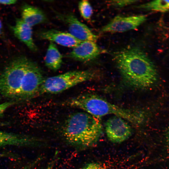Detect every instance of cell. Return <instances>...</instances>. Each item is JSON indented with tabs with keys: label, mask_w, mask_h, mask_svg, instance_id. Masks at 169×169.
<instances>
[{
	"label": "cell",
	"mask_w": 169,
	"mask_h": 169,
	"mask_svg": "<svg viewBox=\"0 0 169 169\" xmlns=\"http://www.w3.org/2000/svg\"><path fill=\"white\" fill-rule=\"evenodd\" d=\"M78 169H104L102 165L98 162H91Z\"/></svg>",
	"instance_id": "obj_18"
},
{
	"label": "cell",
	"mask_w": 169,
	"mask_h": 169,
	"mask_svg": "<svg viewBox=\"0 0 169 169\" xmlns=\"http://www.w3.org/2000/svg\"><path fill=\"white\" fill-rule=\"evenodd\" d=\"M95 73L90 70H75L44 79L37 96L43 94H56L79 84L93 79Z\"/></svg>",
	"instance_id": "obj_5"
},
{
	"label": "cell",
	"mask_w": 169,
	"mask_h": 169,
	"mask_svg": "<svg viewBox=\"0 0 169 169\" xmlns=\"http://www.w3.org/2000/svg\"><path fill=\"white\" fill-rule=\"evenodd\" d=\"M160 13L169 12V0H156L140 5L137 8Z\"/></svg>",
	"instance_id": "obj_15"
},
{
	"label": "cell",
	"mask_w": 169,
	"mask_h": 169,
	"mask_svg": "<svg viewBox=\"0 0 169 169\" xmlns=\"http://www.w3.org/2000/svg\"><path fill=\"white\" fill-rule=\"evenodd\" d=\"M63 57L55 44L50 42L44 58L46 66L49 69L56 71L61 67Z\"/></svg>",
	"instance_id": "obj_14"
},
{
	"label": "cell",
	"mask_w": 169,
	"mask_h": 169,
	"mask_svg": "<svg viewBox=\"0 0 169 169\" xmlns=\"http://www.w3.org/2000/svg\"><path fill=\"white\" fill-rule=\"evenodd\" d=\"M63 103L67 106L81 109L98 118L113 115L136 124H140L143 120L141 114L119 107L95 94L80 95L68 99Z\"/></svg>",
	"instance_id": "obj_4"
},
{
	"label": "cell",
	"mask_w": 169,
	"mask_h": 169,
	"mask_svg": "<svg viewBox=\"0 0 169 169\" xmlns=\"http://www.w3.org/2000/svg\"><path fill=\"white\" fill-rule=\"evenodd\" d=\"M21 10V18L31 27L48 20L45 13L37 7L25 3L22 5Z\"/></svg>",
	"instance_id": "obj_13"
},
{
	"label": "cell",
	"mask_w": 169,
	"mask_h": 169,
	"mask_svg": "<svg viewBox=\"0 0 169 169\" xmlns=\"http://www.w3.org/2000/svg\"><path fill=\"white\" fill-rule=\"evenodd\" d=\"M3 34V26L1 21L0 20V36Z\"/></svg>",
	"instance_id": "obj_23"
},
{
	"label": "cell",
	"mask_w": 169,
	"mask_h": 169,
	"mask_svg": "<svg viewBox=\"0 0 169 169\" xmlns=\"http://www.w3.org/2000/svg\"><path fill=\"white\" fill-rule=\"evenodd\" d=\"M101 52L95 42L85 41L81 42L73 48L67 56L78 61L87 62L95 59Z\"/></svg>",
	"instance_id": "obj_9"
},
{
	"label": "cell",
	"mask_w": 169,
	"mask_h": 169,
	"mask_svg": "<svg viewBox=\"0 0 169 169\" xmlns=\"http://www.w3.org/2000/svg\"><path fill=\"white\" fill-rule=\"evenodd\" d=\"M42 158L41 156H39L29 163H28L19 169H33L41 161Z\"/></svg>",
	"instance_id": "obj_19"
},
{
	"label": "cell",
	"mask_w": 169,
	"mask_h": 169,
	"mask_svg": "<svg viewBox=\"0 0 169 169\" xmlns=\"http://www.w3.org/2000/svg\"><path fill=\"white\" fill-rule=\"evenodd\" d=\"M37 36L40 39L48 40L67 47L74 48L81 42L69 33L53 29L40 31Z\"/></svg>",
	"instance_id": "obj_10"
},
{
	"label": "cell",
	"mask_w": 169,
	"mask_h": 169,
	"mask_svg": "<svg viewBox=\"0 0 169 169\" xmlns=\"http://www.w3.org/2000/svg\"><path fill=\"white\" fill-rule=\"evenodd\" d=\"M146 19L145 15L127 17L117 16L104 26L101 31L105 33H121L134 29Z\"/></svg>",
	"instance_id": "obj_8"
},
{
	"label": "cell",
	"mask_w": 169,
	"mask_h": 169,
	"mask_svg": "<svg viewBox=\"0 0 169 169\" xmlns=\"http://www.w3.org/2000/svg\"><path fill=\"white\" fill-rule=\"evenodd\" d=\"M0 99H1V98H0Z\"/></svg>",
	"instance_id": "obj_25"
},
{
	"label": "cell",
	"mask_w": 169,
	"mask_h": 169,
	"mask_svg": "<svg viewBox=\"0 0 169 169\" xmlns=\"http://www.w3.org/2000/svg\"><path fill=\"white\" fill-rule=\"evenodd\" d=\"M138 2L134 0H112L109 3L110 4L114 7L122 8L132 4Z\"/></svg>",
	"instance_id": "obj_17"
},
{
	"label": "cell",
	"mask_w": 169,
	"mask_h": 169,
	"mask_svg": "<svg viewBox=\"0 0 169 169\" xmlns=\"http://www.w3.org/2000/svg\"><path fill=\"white\" fill-rule=\"evenodd\" d=\"M78 8L82 17L86 20H90L93 13V8L90 3L86 0L81 1L79 3Z\"/></svg>",
	"instance_id": "obj_16"
},
{
	"label": "cell",
	"mask_w": 169,
	"mask_h": 169,
	"mask_svg": "<svg viewBox=\"0 0 169 169\" xmlns=\"http://www.w3.org/2000/svg\"><path fill=\"white\" fill-rule=\"evenodd\" d=\"M167 141H168V146L169 147V125H168V130Z\"/></svg>",
	"instance_id": "obj_24"
},
{
	"label": "cell",
	"mask_w": 169,
	"mask_h": 169,
	"mask_svg": "<svg viewBox=\"0 0 169 169\" xmlns=\"http://www.w3.org/2000/svg\"><path fill=\"white\" fill-rule=\"evenodd\" d=\"M125 120L113 116L109 118L105 124V132L108 139L114 143H120L131 136L132 129Z\"/></svg>",
	"instance_id": "obj_6"
},
{
	"label": "cell",
	"mask_w": 169,
	"mask_h": 169,
	"mask_svg": "<svg viewBox=\"0 0 169 169\" xmlns=\"http://www.w3.org/2000/svg\"><path fill=\"white\" fill-rule=\"evenodd\" d=\"M115 58L120 74L131 86L147 89L157 82L158 74L155 65L140 48L125 49L116 54Z\"/></svg>",
	"instance_id": "obj_2"
},
{
	"label": "cell",
	"mask_w": 169,
	"mask_h": 169,
	"mask_svg": "<svg viewBox=\"0 0 169 169\" xmlns=\"http://www.w3.org/2000/svg\"><path fill=\"white\" fill-rule=\"evenodd\" d=\"M57 17L67 25L69 33L79 41L95 42L97 40L98 36L73 14H58Z\"/></svg>",
	"instance_id": "obj_7"
},
{
	"label": "cell",
	"mask_w": 169,
	"mask_h": 169,
	"mask_svg": "<svg viewBox=\"0 0 169 169\" xmlns=\"http://www.w3.org/2000/svg\"><path fill=\"white\" fill-rule=\"evenodd\" d=\"M14 103V101H9L0 104V117L3 116L7 109Z\"/></svg>",
	"instance_id": "obj_20"
},
{
	"label": "cell",
	"mask_w": 169,
	"mask_h": 169,
	"mask_svg": "<svg viewBox=\"0 0 169 169\" xmlns=\"http://www.w3.org/2000/svg\"><path fill=\"white\" fill-rule=\"evenodd\" d=\"M38 141L36 138L30 136L0 130V148L8 146H33L38 143Z\"/></svg>",
	"instance_id": "obj_11"
},
{
	"label": "cell",
	"mask_w": 169,
	"mask_h": 169,
	"mask_svg": "<svg viewBox=\"0 0 169 169\" xmlns=\"http://www.w3.org/2000/svg\"><path fill=\"white\" fill-rule=\"evenodd\" d=\"M32 61L23 56L13 59L0 74V93L15 100L29 99L36 86L37 73Z\"/></svg>",
	"instance_id": "obj_1"
},
{
	"label": "cell",
	"mask_w": 169,
	"mask_h": 169,
	"mask_svg": "<svg viewBox=\"0 0 169 169\" xmlns=\"http://www.w3.org/2000/svg\"><path fill=\"white\" fill-rule=\"evenodd\" d=\"M17 1L13 0H0V4L5 5L13 4L16 3Z\"/></svg>",
	"instance_id": "obj_22"
},
{
	"label": "cell",
	"mask_w": 169,
	"mask_h": 169,
	"mask_svg": "<svg viewBox=\"0 0 169 169\" xmlns=\"http://www.w3.org/2000/svg\"><path fill=\"white\" fill-rule=\"evenodd\" d=\"M102 126L99 118L85 112L70 115L63 127V136L69 144L81 148L90 147L100 139Z\"/></svg>",
	"instance_id": "obj_3"
},
{
	"label": "cell",
	"mask_w": 169,
	"mask_h": 169,
	"mask_svg": "<svg viewBox=\"0 0 169 169\" xmlns=\"http://www.w3.org/2000/svg\"><path fill=\"white\" fill-rule=\"evenodd\" d=\"M57 155L58 152H56L55 153V154L53 156V158H52L51 160L48 164V165L47 166L45 169H53L57 160Z\"/></svg>",
	"instance_id": "obj_21"
},
{
	"label": "cell",
	"mask_w": 169,
	"mask_h": 169,
	"mask_svg": "<svg viewBox=\"0 0 169 169\" xmlns=\"http://www.w3.org/2000/svg\"><path fill=\"white\" fill-rule=\"evenodd\" d=\"M11 28L15 36L23 43L30 50L33 52L38 50L33 39L31 26L21 18H18L15 25Z\"/></svg>",
	"instance_id": "obj_12"
}]
</instances>
